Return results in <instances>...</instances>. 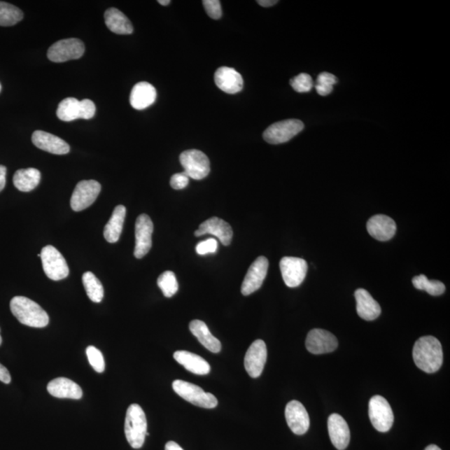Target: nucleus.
<instances>
[{
    "label": "nucleus",
    "mask_w": 450,
    "mask_h": 450,
    "mask_svg": "<svg viewBox=\"0 0 450 450\" xmlns=\"http://www.w3.org/2000/svg\"><path fill=\"white\" fill-rule=\"evenodd\" d=\"M41 180V174L34 168L17 170L13 182L17 189L22 192H30L36 189Z\"/></svg>",
    "instance_id": "obj_30"
},
{
    "label": "nucleus",
    "mask_w": 450,
    "mask_h": 450,
    "mask_svg": "<svg viewBox=\"0 0 450 450\" xmlns=\"http://www.w3.org/2000/svg\"><path fill=\"white\" fill-rule=\"evenodd\" d=\"M267 360V347L262 339H257L248 348L244 357V368L253 379L259 378Z\"/></svg>",
    "instance_id": "obj_15"
},
{
    "label": "nucleus",
    "mask_w": 450,
    "mask_h": 450,
    "mask_svg": "<svg viewBox=\"0 0 450 450\" xmlns=\"http://www.w3.org/2000/svg\"><path fill=\"white\" fill-rule=\"evenodd\" d=\"M126 216V208L124 205H118L112 213L111 220H108L104 230V238L108 243L119 241Z\"/></svg>",
    "instance_id": "obj_28"
},
{
    "label": "nucleus",
    "mask_w": 450,
    "mask_h": 450,
    "mask_svg": "<svg viewBox=\"0 0 450 450\" xmlns=\"http://www.w3.org/2000/svg\"><path fill=\"white\" fill-rule=\"evenodd\" d=\"M328 430L334 447L339 450L348 447L351 441V430L344 419L338 414H331L328 419Z\"/></svg>",
    "instance_id": "obj_19"
},
{
    "label": "nucleus",
    "mask_w": 450,
    "mask_h": 450,
    "mask_svg": "<svg viewBox=\"0 0 450 450\" xmlns=\"http://www.w3.org/2000/svg\"><path fill=\"white\" fill-rule=\"evenodd\" d=\"M10 309L22 325L33 328H43L49 325L50 317L45 310L26 297H14L10 301Z\"/></svg>",
    "instance_id": "obj_2"
},
{
    "label": "nucleus",
    "mask_w": 450,
    "mask_h": 450,
    "mask_svg": "<svg viewBox=\"0 0 450 450\" xmlns=\"http://www.w3.org/2000/svg\"><path fill=\"white\" fill-rule=\"evenodd\" d=\"M292 88L299 93H307L312 90L314 83L312 77L308 73H302L299 74L290 80Z\"/></svg>",
    "instance_id": "obj_36"
},
{
    "label": "nucleus",
    "mask_w": 450,
    "mask_h": 450,
    "mask_svg": "<svg viewBox=\"0 0 450 450\" xmlns=\"http://www.w3.org/2000/svg\"><path fill=\"white\" fill-rule=\"evenodd\" d=\"M157 92L150 83L139 82L134 86L130 93L131 106L137 111H143L155 102Z\"/></svg>",
    "instance_id": "obj_25"
},
{
    "label": "nucleus",
    "mask_w": 450,
    "mask_h": 450,
    "mask_svg": "<svg viewBox=\"0 0 450 450\" xmlns=\"http://www.w3.org/2000/svg\"><path fill=\"white\" fill-rule=\"evenodd\" d=\"M269 269V260L264 256L258 257L251 265L244 277L241 293L244 296H248L255 293L263 285Z\"/></svg>",
    "instance_id": "obj_13"
},
{
    "label": "nucleus",
    "mask_w": 450,
    "mask_h": 450,
    "mask_svg": "<svg viewBox=\"0 0 450 450\" xmlns=\"http://www.w3.org/2000/svg\"><path fill=\"white\" fill-rule=\"evenodd\" d=\"M189 180L190 178L183 172L176 174L170 178V186L174 190H181L185 189L189 185Z\"/></svg>",
    "instance_id": "obj_39"
},
{
    "label": "nucleus",
    "mask_w": 450,
    "mask_h": 450,
    "mask_svg": "<svg viewBox=\"0 0 450 450\" xmlns=\"http://www.w3.org/2000/svg\"><path fill=\"white\" fill-rule=\"evenodd\" d=\"M32 142L37 148L50 154L62 155L71 151V147L62 139L42 130L34 132Z\"/></svg>",
    "instance_id": "obj_20"
},
{
    "label": "nucleus",
    "mask_w": 450,
    "mask_h": 450,
    "mask_svg": "<svg viewBox=\"0 0 450 450\" xmlns=\"http://www.w3.org/2000/svg\"><path fill=\"white\" fill-rule=\"evenodd\" d=\"M86 355L90 364L96 372L103 373L106 370V362H104L101 351L94 346H89L86 349Z\"/></svg>",
    "instance_id": "obj_35"
},
{
    "label": "nucleus",
    "mask_w": 450,
    "mask_h": 450,
    "mask_svg": "<svg viewBox=\"0 0 450 450\" xmlns=\"http://www.w3.org/2000/svg\"><path fill=\"white\" fill-rule=\"evenodd\" d=\"M304 128L302 121L286 120L271 125L263 134L265 141L271 144H279L290 141Z\"/></svg>",
    "instance_id": "obj_9"
},
{
    "label": "nucleus",
    "mask_w": 450,
    "mask_h": 450,
    "mask_svg": "<svg viewBox=\"0 0 450 450\" xmlns=\"http://www.w3.org/2000/svg\"><path fill=\"white\" fill-rule=\"evenodd\" d=\"M157 283L166 298H171L178 290L177 279L172 271H165L162 274H160Z\"/></svg>",
    "instance_id": "obj_34"
},
{
    "label": "nucleus",
    "mask_w": 450,
    "mask_h": 450,
    "mask_svg": "<svg viewBox=\"0 0 450 450\" xmlns=\"http://www.w3.org/2000/svg\"><path fill=\"white\" fill-rule=\"evenodd\" d=\"M181 164L186 176L195 181L203 180L211 172V162L202 151L190 150L183 152L180 156Z\"/></svg>",
    "instance_id": "obj_7"
},
{
    "label": "nucleus",
    "mask_w": 450,
    "mask_h": 450,
    "mask_svg": "<svg viewBox=\"0 0 450 450\" xmlns=\"http://www.w3.org/2000/svg\"><path fill=\"white\" fill-rule=\"evenodd\" d=\"M215 82L218 89L227 94H234L241 91L244 80L238 71L229 67L218 69L215 73Z\"/></svg>",
    "instance_id": "obj_22"
},
{
    "label": "nucleus",
    "mask_w": 450,
    "mask_h": 450,
    "mask_svg": "<svg viewBox=\"0 0 450 450\" xmlns=\"http://www.w3.org/2000/svg\"><path fill=\"white\" fill-rule=\"evenodd\" d=\"M174 358L178 364L191 373L205 375L211 372V365L209 363L194 353L185 351H176L174 353Z\"/></svg>",
    "instance_id": "obj_26"
},
{
    "label": "nucleus",
    "mask_w": 450,
    "mask_h": 450,
    "mask_svg": "<svg viewBox=\"0 0 450 450\" xmlns=\"http://www.w3.org/2000/svg\"><path fill=\"white\" fill-rule=\"evenodd\" d=\"M104 20L111 32L117 34H131L134 31L132 24L120 10L115 8H108L104 13Z\"/></svg>",
    "instance_id": "obj_29"
},
{
    "label": "nucleus",
    "mask_w": 450,
    "mask_h": 450,
    "mask_svg": "<svg viewBox=\"0 0 450 450\" xmlns=\"http://www.w3.org/2000/svg\"><path fill=\"white\" fill-rule=\"evenodd\" d=\"M203 6L208 15L213 20H218L222 16L220 1L218 0H204Z\"/></svg>",
    "instance_id": "obj_37"
},
{
    "label": "nucleus",
    "mask_w": 450,
    "mask_h": 450,
    "mask_svg": "<svg viewBox=\"0 0 450 450\" xmlns=\"http://www.w3.org/2000/svg\"><path fill=\"white\" fill-rule=\"evenodd\" d=\"M165 450H183V449L177 443L174 442V441H169V442L165 444Z\"/></svg>",
    "instance_id": "obj_44"
},
{
    "label": "nucleus",
    "mask_w": 450,
    "mask_h": 450,
    "mask_svg": "<svg viewBox=\"0 0 450 450\" xmlns=\"http://www.w3.org/2000/svg\"><path fill=\"white\" fill-rule=\"evenodd\" d=\"M212 234L216 236L222 244L225 246H230L233 238V230L229 223L221 220L218 217H212L205 220L200 225L198 230L195 231L196 237H200L204 234Z\"/></svg>",
    "instance_id": "obj_18"
},
{
    "label": "nucleus",
    "mask_w": 450,
    "mask_h": 450,
    "mask_svg": "<svg viewBox=\"0 0 450 450\" xmlns=\"http://www.w3.org/2000/svg\"><path fill=\"white\" fill-rule=\"evenodd\" d=\"M357 313L363 320L372 321L381 314V308L370 293L364 288H358L355 293Z\"/></svg>",
    "instance_id": "obj_23"
},
{
    "label": "nucleus",
    "mask_w": 450,
    "mask_h": 450,
    "mask_svg": "<svg viewBox=\"0 0 450 450\" xmlns=\"http://www.w3.org/2000/svg\"><path fill=\"white\" fill-rule=\"evenodd\" d=\"M1 344H2V337H1V335H0V345H1Z\"/></svg>",
    "instance_id": "obj_47"
},
{
    "label": "nucleus",
    "mask_w": 450,
    "mask_h": 450,
    "mask_svg": "<svg viewBox=\"0 0 450 450\" xmlns=\"http://www.w3.org/2000/svg\"><path fill=\"white\" fill-rule=\"evenodd\" d=\"M414 288L419 290H425L433 296L443 295L445 291V286L439 281H430L425 274H419L412 279Z\"/></svg>",
    "instance_id": "obj_33"
},
{
    "label": "nucleus",
    "mask_w": 450,
    "mask_h": 450,
    "mask_svg": "<svg viewBox=\"0 0 450 450\" xmlns=\"http://www.w3.org/2000/svg\"><path fill=\"white\" fill-rule=\"evenodd\" d=\"M85 45L80 39L66 38L54 43L48 50V59L54 63H63L81 58L85 54Z\"/></svg>",
    "instance_id": "obj_10"
},
{
    "label": "nucleus",
    "mask_w": 450,
    "mask_h": 450,
    "mask_svg": "<svg viewBox=\"0 0 450 450\" xmlns=\"http://www.w3.org/2000/svg\"><path fill=\"white\" fill-rule=\"evenodd\" d=\"M7 169L6 166L0 165V192H1L6 185Z\"/></svg>",
    "instance_id": "obj_42"
},
{
    "label": "nucleus",
    "mask_w": 450,
    "mask_h": 450,
    "mask_svg": "<svg viewBox=\"0 0 450 450\" xmlns=\"http://www.w3.org/2000/svg\"><path fill=\"white\" fill-rule=\"evenodd\" d=\"M257 3L261 6L267 8L274 6V4H276L278 1L277 0H259Z\"/></svg>",
    "instance_id": "obj_43"
},
{
    "label": "nucleus",
    "mask_w": 450,
    "mask_h": 450,
    "mask_svg": "<svg viewBox=\"0 0 450 450\" xmlns=\"http://www.w3.org/2000/svg\"><path fill=\"white\" fill-rule=\"evenodd\" d=\"M95 112V104L92 100L86 99L80 101L69 97L60 102L56 113L60 120L71 122L78 119L90 120Z\"/></svg>",
    "instance_id": "obj_4"
},
{
    "label": "nucleus",
    "mask_w": 450,
    "mask_h": 450,
    "mask_svg": "<svg viewBox=\"0 0 450 450\" xmlns=\"http://www.w3.org/2000/svg\"><path fill=\"white\" fill-rule=\"evenodd\" d=\"M174 392L192 405L204 409H213L218 405L216 397L205 392L195 384L177 379L172 384Z\"/></svg>",
    "instance_id": "obj_5"
},
{
    "label": "nucleus",
    "mask_w": 450,
    "mask_h": 450,
    "mask_svg": "<svg viewBox=\"0 0 450 450\" xmlns=\"http://www.w3.org/2000/svg\"><path fill=\"white\" fill-rule=\"evenodd\" d=\"M101 190V185L95 181H83L77 183L71 200L73 211L80 212L94 203Z\"/></svg>",
    "instance_id": "obj_12"
},
{
    "label": "nucleus",
    "mask_w": 450,
    "mask_h": 450,
    "mask_svg": "<svg viewBox=\"0 0 450 450\" xmlns=\"http://www.w3.org/2000/svg\"><path fill=\"white\" fill-rule=\"evenodd\" d=\"M47 391L52 396L59 399L80 400L83 396L82 388L67 378H57L48 384Z\"/></svg>",
    "instance_id": "obj_24"
},
{
    "label": "nucleus",
    "mask_w": 450,
    "mask_h": 450,
    "mask_svg": "<svg viewBox=\"0 0 450 450\" xmlns=\"http://www.w3.org/2000/svg\"><path fill=\"white\" fill-rule=\"evenodd\" d=\"M286 419L288 427L294 434L302 435L309 430V414L300 402L293 400L286 405Z\"/></svg>",
    "instance_id": "obj_17"
},
{
    "label": "nucleus",
    "mask_w": 450,
    "mask_h": 450,
    "mask_svg": "<svg viewBox=\"0 0 450 450\" xmlns=\"http://www.w3.org/2000/svg\"><path fill=\"white\" fill-rule=\"evenodd\" d=\"M218 250V242L215 239H208L204 241L199 242L196 246V252L199 255H208V253H215Z\"/></svg>",
    "instance_id": "obj_38"
},
{
    "label": "nucleus",
    "mask_w": 450,
    "mask_h": 450,
    "mask_svg": "<svg viewBox=\"0 0 450 450\" xmlns=\"http://www.w3.org/2000/svg\"><path fill=\"white\" fill-rule=\"evenodd\" d=\"M338 82L337 78H336L334 74L323 72L318 76L317 78V85L325 86V87H332Z\"/></svg>",
    "instance_id": "obj_40"
},
{
    "label": "nucleus",
    "mask_w": 450,
    "mask_h": 450,
    "mask_svg": "<svg viewBox=\"0 0 450 450\" xmlns=\"http://www.w3.org/2000/svg\"><path fill=\"white\" fill-rule=\"evenodd\" d=\"M369 416L374 429L381 433L390 430L395 421L391 405L380 395L371 398L369 403Z\"/></svg>",
    "instance_id": "obj_6"
},
{
    "label": "nucleus",
    "mask_w": 450,
    "mask_h": 450,
    "mask_svg": "<svg viewBox=\"0 0 450 450\" xmlns=\"http://www.w3.org/2000/svg\"><path fill=\"white\" fill-rule=\"evenodd\" d=\"M41 258L43 271L48 278L59 281L68 277L69 269L67 262L54 246H48L43 248Z\"/></svg>",
    "instance_id": "obj_8"
},
{
    "label": "nucleus",
    "mask_w": 450,
    "mask_h": 450,
    "mask_svg": "<svg viewBox=\"0 0 450 450\" xmlns=\"http://www.w3.org/2000/svg\"><path fill=\"white\" fill-rule=\"evenodd\" d=\"M24 18L20 8L11 3L0 1V26L8 27L18 24Z\"/></svg>",
    "instance_id": "obj_32"
},
{
    "label": "nucleus",
    "mask_w": 450,
    "mask_h": 450,
    "mask_svg": "<svg viewBox=\"0 0 450 450\" xmlns=\"http://www.w3.org/2000/svg\"><path fill=\"white\" fill-rule=\"evenodd\" d=\"M82 281L90 300L94 303L101 302L104 290L99 279L93 273L86 272L83 274Z\"/></svg>",
    "instance_id": "obj_31"
},
{
    "label": "nucleus",
    "mask_w": 450,
    "mask_h": 450,
    "mask_svg": "<svg viewBox=\"0 0 450 450\" xmlns=\"http://www.w3.org/2000/svg\"><path fill=\"white\" fill-rule=\"evenodd\" d=\"M1 90H2V86H1V84H0V92H1Z\"/></svg>",
    "instance_id": "obj_48"
},
{
    "label": "nucleus",
    "mask_w": 450,
    "mask_h": 450,
    "mask_svg": "<svg viewBox=\"0 0 450 450\" xmlns=\"http://www.w3.org/2000/svg\"><path fill=\"white\" fill-rule=\"evenodd\" d=\"M154 225L150 216L141 215L135 224V248L134 255L137 259L146 256L152 247V234Z\"/></svg>",
    "instance_id": "obj_14"
},
{
    "label": "nucleus",
    "mask_w": 450,
    "mask_h": 450,
    "mask_svg": "<svg viewBox=\"0 0 450 450\" xmlns=\"http://www.w3.org/2000/svg\"><path fill=\"white\" fill-rule=\"evenodd\" d=\"M0 381L4 384H10L11 377L8 370L3 365L0 364Z\"/></svg>",
    "instance_id": "obj_41"
},
{
    "label": "nucleus",
    "mask_w": 450,
    "mask_h": 450,
    "mask_svg": "<svg viewBox=\"0 0 450 450\" xmlns=\"http://www.w3.org/2000/svg\"><path fill=\"white\" fill-rule=\"evenodd\" d=\"M158 3H160L161 6H167L171 1H170V0H159Z\"/></svg>",
    "instance_id": "obj_46"
},
{
    "label": "nucleus",
    "mask_w": 450,
    "mask_h": 450,
    "mask_svg": "<svg viewBox=\"0 0 450 450\" xmlns=\"http://www.w3.org/2000/svg\"><path fill=\"white\" fill-rule=\"evenodd\" d=\"M442 345L433 336H423L414 344L413 359L415 365L423 372L433 374L443 365Z\"/></svg>",
    "instance_id": "obj_1"
},
{
    "label": "nucleus",
    "mask_w": 450,
    "mask_h": 450,
    "mask_svg": "<svg viewBox=\"0 0 450 450\" xmlns=\"http://www.w3.org/2000/svg\"><path fill=\"white\" fill-rule=\"evenodd\" d=\"M282 277L286 285L290 288L298 287L307 277V262L301 258L283 257L279 262Z\"/></svg>",
    "instance_id": "obj_11"
},
{
    "label": "nucleus",
    "mask_w": 450,
    "mask_h": 450,
    "mask_svg": "<svg viewBox=\"0 0 450 450\" xmlns=\"http://www.w3.org/2000/svg\"><path fill=\"white\" fill-rule=\"evenodd\" d=\"M367 230L374 239L379 241H387L394 237L397 226L391 217L377 215L370 218L367 223Z\"/></svg>",
    "instance_id": "obj_21"
},
{
    "label": "nucleus",
    "mask_w": 450,
    "mask_h": 450,
    "mask_svg": "<svg viewBox=\"0 0 450 450\" xmlns=\"http://www.w3.org/2000/svg\"><path fill=\"white\" fill-rule=\"evenodd\" d=\"M338 339L333 334L321 329L310 330L305 342L308 351L313 355L333 352L338 348Z\"/></svg>",
    "instance_id": "obj_16"
},
{
    "label": "nucleus",
    "mask_w": 450,
    "mask_h": 450,
    "mask_svg": "<svg viewBox=\"0 0 450 450\" xmlns=\"http://www.w3.org/2000/svg\"><path fill=\"white\" fill-rule=\"evenodd\" d=\"M425 450H442L440 447H437L435 444H430L429 447H427Z\"/></svg>",
    "instance_id": "obj_45"
},
{
    "label": "nucleus",
    "mask_w": 450,
    "mask_h": 450,
    "mask_svg": "<svg viewBox=\"0 0 450 450\" xmlns=\"http://www.w3.org/2000/svg\"><path fill=\"white\" fill-rule=\"evenodd\" d=\"M190 330L201 344L208 351L212 353H220L221 351V343L209 331L208 326L204 322L195 320L190 322Z\"/></svg>",
    "instance_id": "obj_27"
},
{
    "label": "nucleus",
    "mask_w": 450,
    "mask_h": 450,
    "mask_svg": "<svg viewBox=\"0 0 450 450\" xmlns=\"http://www.w3.org/2000/svg\"><path fill=\"white\" fill-rule=\"evenodd\" d=\"M125 432L127 440L134 449H141L147 436V419L143 409L137 404L127 409Z\"/></svg>",
    "instance_id": "obj_3"
}]
</instances>
